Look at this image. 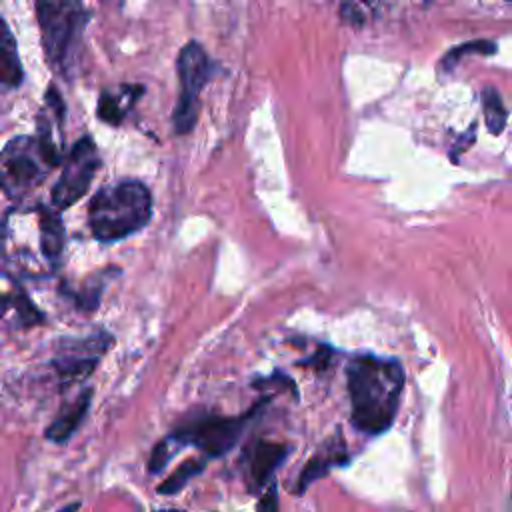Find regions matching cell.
<instances>
[{
  "instance_id": "obj_1",
  "label": "cell",
  "mask_w": 512,
  "mask_h": 512,
  "mask_svg": "<svg viewBox=\"0 0 512 512\" xmlns=\"http://www.w3.org/2000/svg\"><path fill=\"white\" fill-rule=\"evenodd\" d=\"M66 230L60 210L36 204L0 214V262L28 278H48L62 262Z\"/></svg>"
},
{
  "instance_id": "obj_2",
  "label": "cell",
  "mask_w": 512,
  "mask_h": 512,
  "mask_svg": "<svg viewBox=\"0 0 512 512\" xmlns=\"http://www.w3.org/2000/svg\"><path fill=\"white\" fill-rule=\"evenodd\" d=\"M404 368L394 358L360 354L346 364V386L352 408V424L366 436H378L392 428L402 390Z\"/></svg>"
},
{
  "instance_id": "obj_3",
  "label": "cell",
  "mask_w": 512,
  "mask_h": 512,
  "mask_svg": "<svg viewBox=\"0 0 512 512\" xmlns=\"http://www.w3.org/2000/svg\"><path fill=\"white\" fill-rule=\"evenodd\" d=\"M266 404L268 398H262L248 412L238 416H222L212 412H200L190 416L154 446L148 460L150 474L162 472L172 456L188 446L196 448L206 460L222 458L236 446V442L242 438V434L248 430V426Z\"/></svg>"
},
{
  "instance_id": "obj_4",
  "label": "cell",
  "mask_w": 512,
  "mask_h": 512,
  "mask_svg": "<svg viewBox=\"0 0 512 512\" xmlns=\"http://www.w3.org/2000/svg\"><path fill=\"white\" fill-rule=\"evenodd\" d=\"M152 218V194L140 180L102 186L88 204V226L98 242L112 244L134 236Z\"/></svg>"
},
{
  "instance_id": "obj_5",
  "label": "cell",
  "mask_w": 512,
  "mask_h": 512,
  "mask_svg": "<svg viewBox=\"0 0 512 512\" xmlns=\"http://www.w3.org/2000/svg\"><path fill=\"white\" fill-rule=\"evenodd\" d=\"M36 20L48 66L70 80L82 60L88 12L82 0H36Z\"/></svg>"
},
{
  "instance_id": "obj_6",
  "label": "cell",
  "mask_w": 512,
  "mask_h": 512,
  "mask_svg": "<svg viewBox=\"0 0 512 512\" xmlns=\"http://www.w3.org/2000/svg\"><path fill=\"white\" fill-rule=\"evenodd\" d=\"M56 168L36 136H16L0 152V190L10 200H24Z\"/></svg>"
},
{
  "instance_id": "obj_7",
  "label": "cell",
  "mask_w": 512,
  "mask_h": 512,
  "mask_svg": "<svg viewBox=\"0 0 512 512\" xmlns=\"http://www.w3.org/2000/svg\"><path fill=\"white\" fill-rule=\"evenodd\" d=\"M180 94L172 114L176 134H188L198 120V96L214 72V64L198 42H188L176 60Z\"/></svg>"
},
{
  "instance_id": "obj_8",
  "label": "cell",
  "mask_w": 512,
  "mask_h": 512,
  "mask_svg": "<svg viewBox=\"0 0 512 512\" xmlns=\"http://www.w3.org/2000/svg\"><path fill=\"white\" fill-rule=\"evenodd\" d=\"M112 346L114 336L106 330L84 336H64L54 346L50 366L64 386H72L88 378Z\"/></svg>"
},
{
  "instance_id": "obj_9",
  "label": "cell",
  "mask_w": 512,
  "mask_h": 512,
  "mask_svg": "<svg viewBox=\"0 0 512 512\" xmlns=\"http://www.w3.org/2000/svg\"><path fill=\"white\" fill-rule=\"evenodd\" d=\"M100 168V154L90 136L76 140L70 152L62 160V174L52 186L50 204L56 210L74 206L90 188Z\"/></svg>"
},
{
  "instance_id": "obj_10",
  "label": "cell",
  "mask_w": 512,
  "mask_h": 512,
  "mask_svg": "<svg viewBox=\"0 0 512 512\" xmlns=\"http://www.w3.org/2000/svg\"><path fill=\"white\" fill-rule=\"evenodd\" d=\"M46 314L30 298L18 276L0 268V324L12 330L42 326Z\"/></svg>"
},
{
  "instance_id": "obj_11",
  "label": "cell",
  "mask_w": 512,
  "mask_h": 512,
  "mask_svg": "<svg viewBox=\"0 0 512 512\" xmlns=\"http://www.w3.org/2000/svg\"><path fill=\"white\" fill-rule=\"evenodd\" d=\"M290 454V446L272 440H254L244 448L242 464L252 492H262L274 482L276 470Z\"/></svg>"
},
{
  "instance_id": "obj_12",
  "label": "cell",
  "mask_w": 512,
  "mask_h": 512,
  "mask_svg": "<svg viewBox=\"0 0 512 512\" xmlns=\"http://www.w3.org/2000/svg\"><path fill=\"white\" fill-rule=\"evenodd\" d=\"M64 118L66 106L62 102V96L56 86H50L46 90L44 106L36 118L34 136L54 166L62 164L64 160Z\"/></svg>"
},
{
  "instance_id": "obj_13",
  "label": "cell",
  "mask_w": 512,
  "mask_h": 512,
  "mask_svg": "<svg viewBox=\"0 0 512 512\" xmlns=\"http://www.w3.org/2000/svg\"><path fill=\"white\" fill-rule=\"evenodd\" d=\"M348 460H350V456H348L346 442L340 434V428H336L334 434L324 440V444L314 452V456L302 468L298 482L294 486V492L304 494L316 480L324 478L332 468L346 466Z\"/></svg>"
},
{
  "instance_id": "obj_14",
  "label": "cell",
  "mask_w": 512,
  "mask_h": 512,
  "mask_svg": "<svg viewBox=\"0 0 512 512\" xmlns=\"http://www.w3.org/2000/svg\"><path fill=\"white\" fill-rule=\"evenodd\" d=\"M92 396H94L92 388H84L72 400H68L60 408V412L54 416L50 426L46 428V432H44L46 440H50L54 444H66L76 434V430L82 426V422L88 414V408L92 404Z\"/></svg>"
},
{
  "instance_id": "obj_15",
  "label": "cell",
  "mask_w": 512,
  "mask_h": 512,
  "mask_svg": "<svg viewBox=\"0 0 512 512\" xmlns=\"http://www.w3.org/2000/svg\"><path fill=\"white\" fill-rule=\"evenodd\" d=\"M144 86L140 84H122L108 88L100 94L98 106H96V116L112 126L122 124L126 114L132 110V106L138 102L142 96Z\"/></svg>"
},
{
  "instance_id": "obj_16",
  "label": "cell",
  "mask_w": 512,
  "mask_h": 512,
  "mask_svg": "<svg viewBox=\"0 0 512 512\" xmlns=\"http://www.w3.org/2000/svg\"><path fill=\"white\" fill-rule=\"evenodd\" d=\"M110 274H114V268H106L96 272L94 276L86 278L82 284H70V282H60L58 290L62 298L70 300L78 310L82 312H94L100 306L102 292L110 280Z\"/></svg>"
},
{
  "instance_id": "obj_17",
  "label": "cell",
  "mask_w": 512,
  "mask_h": 512,
  "mask_svg": "<svg viewBox=\"0 0 512 512\" xmlns=\"http://www.w3.org/2000/svg\"><path fill=\"white\" fill-rule=\"evenodd\" d=\"M24 70L18 56L16 40L6 24V20L0 16V94L10 92L22 84Z\"/></svg>"
},
{
  "instance_id": "obj_18",
  "label": "cell",
  "mask_w": 512,
  "mask_h": 512,
  "mask_svg": "<svg viewBox=\"0 0 512 512\" xmlns=\"http://www.w3.org/2000/svg\"><path fill=\"white\" fill-rule=\"evenodd\" d=\"M206 458H190L186 462H182L162 484H158L156 492L162 496H172L176 492H180L192 478H196L198 474H202V470L206 468Z\"/></svg>"
},
{
  "instance_id": "obj_19",
  "label": "cell",
  "mask_w": 512,
  "mask_h": 512,
  "mask_svg": "<svg viewBox=\"0 0 512 512\" xmlns=\"http://www.w3.org/2000/svg\"><path fill=\"white\" fill-rule=\"evenodd\" d=\"M482 110H484V120L490 134L498 136L506 126V108L496 88L488 86L482 90Z\"/></svg>"
},
{
  "instance_id": "obj_20",
  "label": "cell",
  "mask_w": 512,
  "mask_h": 512,
  "mask_svg": "<svg viewBox=\"0 0 512 512\" xmlns=\"http://www.w3.org/2000/svg\"><path fill=\"white\" fill-rule=\"evenodd\" d=\"M496 50H498V46H496V42H492V40H472V42H464V44L454 46L452 50H448V52L444 54V58L440 60V66H442V70H452V68L458 64V60H460L462 56H468V54H482V56H488V54H496Z\"/></svg>"
},
{
  "instance_id": "obj_21",
  "label": "cell",
  "mask_w": 512,
  "mask_h": 512,
  "mask_svg": "<svg viewBox=\"0 0 512 512\" xmlns=\"http://www.w3.org/2000/svg\"><path fill=\"white\" fill-rule=\"evenodd\" d=\"M258 512H278V488H276V480L260 492V500L256 506Z\"/></svg>"
},
{
  "instance_id": "obj_22",
  "label": "cell",
  "mask_w": 512,
  "mask_h": 512,
  "mask_svg": "<svg viewBox=\"0 0 512 512\" xmlns=\"http://www.w3.org/2000/svg\"><path fill=\"white\" fill-rule=\"evenodd\" d=\"M340 14H342V20L348 22V24H352V26L364 24V14H362L360 6L354 4V2H344V4L340 6Z\"/></svg>"
},
{
  "instance_id": "obj_23",
  "label": "cell",
  "mask_w": 512,
  "mask_h": 512,
  "mask_svg": "<svg viewBox=\"0 0 512 512\" xmlns=\"http://www.w3.org/2000/svg\"><path fill=\"white\" fill-rule=\"evenodd\" d=\"M474 138H476V124H472L460 138H458V144L454 146V150L450 152V158L456 162V158L474 142Z\"/></svg>"
},
{
  "instance_id": "obj_24",
  "label": "cell",
  "mask_w": 512,
  "mask_h": 512,
  "mask_svg": "<svg viewBox=\"0 0 512 512\" xmlns=\"http://www.w3.org/2000/svg\"><path fill=\"white\" fill-rule=\"evenodd\" d=\"M78 508H80V502H72V504H68V506L60 508L58 512H78Z\"/></svg>"
},
{
  "instance_id": "obj_25",
  "label": "cell",
  "mask_w": 512,
  "mask_h": 512,
  "mask_svg": "<svg viewBox=\"0 0 512 512\" xmlns=\"http://www.w3.org/2000/svg\"><path fill=\"white\" fill-rule=\"evenodd\" d=\"M160 512H180V510H160Z\"/></svg>"
},
{
  "instance_id": "obj_26",
  "label": "cell",
  "mask_w": 512,
  "mask_h": 512,
  "mask_svg": "<svg viewBox=\"0 0 512 512\" xmlns=\"http://www.w3.org/2000/svg\"><path fill=\"white\" fill-rule=\"evenodd\" d=\"M364 2H378V0H364Z\"/></svg>"
}]
</instances>
